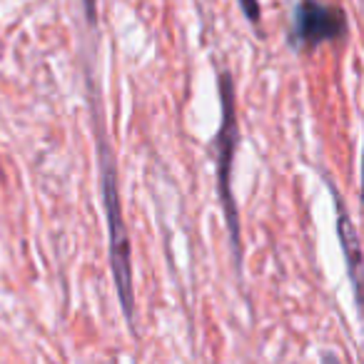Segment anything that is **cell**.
<instances>
[{"instance_id":"1","label":"cell","mask_w":364,"mask_h":364,"mask_svg":"<svg viewBox=\"0 0 364 364\" xmlns=\"http://www.w3.org/2000/svg\"><path fill=\"white\" fill-rule=\"evenodd\" d=\"M95 135H97V160H100V185L102 203H105V223L107 240H110V267L115 277L117 297H120L122 312L127 324L132 327L135 319V292H132V259H130V237H127L125 215H122V200L117 190V170L112 160L110 142L102 130V120L95 115Z\"/></svg>"},{"instance_id":"2","label":"cell","mask_w":364,"mask_h":364,"mask_svg":"<svg viewBox=\"0 0 364 364\" xmlns=\"http://www.w3.org/2000/svg\"><path fill=\"white\" fill-rule=\"evenodd\" d=\"M220 97H223V122H220V132H218V190H220V203H223V213L228 218V232H230V242H232V252L240 264V255H242L240 215L232 198V157L240 142V130H237V117H235V87L230 73H220Z\"/></svg>"},{"instance_id":"3","label":"cell","mask_w":364,"mask_h":364,"mask_svg":"<svg viewBox=\"0 0 364 364\" xmlns=\"http://www.w3.org/2000/svg\"><path fill=\"white\" fill-rule=\"evenodd\" d=\"M347 33V16L339 8L317 0H299L292 23V43L297 48H317L319 43L339 41Z\"/></svg>"},{"instance_id":"4","label":"cell","mask_w":364,"mask_h":364,"mask_svg":"<svg viewBox=\"0 0 364 364\" xmlns=\"http://www.w3.org/2000/svg\"><path fill=\"white\" fill-rule=\"evenodd\" d=\"M334 203H337V232L339 240L344 245V252H347V262H349V282H352L354 292H357V267H359V240L357 232H354L352 223H349L347 210L342 208L337 193H334Z\"/></svg>"},{"instance_id":"5","label":"cell","mask_w":364,"mask_h":364,"mask_svg":"<svg viewBox=\"0 0 364 364\" xmlns=\"http://www.w3.org/2000/svg\"><path fill=\"white\" fill-rule=\"evenodd\" d=\"M240 6H242L245 16L250 18L252 23L259 21V6H257V0H240Z\"/></svg>"},{"instance_id":"6","label":"cell","mask_w":364,"mask_h":364,"mask_svg":"<svg viewBox=\"0 0 364 364\" xmlns=\"http://www.w3.org/2000/svg\"><path fill=\"white\" fill-rule=\"evenodd\" d=\"M82 6H85L87 21H90V23H95V0H82Z\"/></svg>"}]
</instances>
